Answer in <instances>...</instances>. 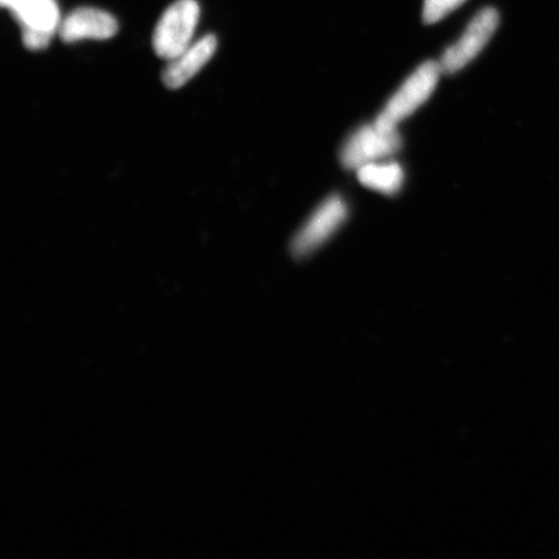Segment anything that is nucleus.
<instances>
[{
  "mask_svg": "<svg viewBox=\"0 0 559 559\" xmlns=\"http://www.w3.org/2000/svg\"><path fill=\"white\" fill-rule=\"evenodd\" d=\"M440 73L443 72L439 62H424L391 97L374 123L382 129L396 130L397 124L414 114L435 93Z\"/></svg>",
  "mask_w": 559,
  "mask_h": 559,
  "instance_id": "obj_1",
  "label": "nucleus"
},
{
  "mask_svg": "<svg viewBox=\"0 0 559 559\" xmlns=\"http://www.w3.org/2000/svg\"><path fill=\"white\" fill-rule=\"evenodd\" d=\"M200 20L198 0H177L160 16L153 33V48L160 59L170 61L192 45Z\"/></svg>",
  "mask_w": 559,
  "mask_h": 559,
  "instance_id": "obj_2",
  "label": "nucleus"
},
{
  "mask_svg": "<svg viewBox=\"0 0 559 559\" xmlns=\"http://www.w3.org/2000/svg\"><path fill=\"white\" fill-rule=\"evenodd\" d=\"M10 10L23 32L27 50H45L59 31L61 16L56 0H0Z\"/></svg>",
  "mask_w": 559,
  "mask_h": 559,
  "instance_id": "obj_3",
  "label": "nucleus"
},
{
  "mask_svg": "<svg viewBox=\"0 0 559 559\" xmlns=\"http://www.w3.org/2000/svg\"><path fill=\"white\" fill-rule=\"evenodd\" d=\"M402 138L396 130L382 129L376 123L354 132L341 152V160L347 169H356L395 155L401 150Z\"/></svg>",
  "mask_w": 559,
  "mask_h": 559,
  "instance_id": "obj_4",
  "label": "nucleus"
},
{
  "mask_svg": "<svg viewBox=\"0 0 559 559\" xmlns=\"http://www.w3.org/2000/svg\"><path fill=\"white\" fill-rule=\"evenodd\" d=\"M499 12L495 9L481 10L466 27L463 37L444 52L439 64L443 73H456L477 56L499 26Z\"/></svg>",
  "mask_w": 559,
  "mask_h": 559,
  "instance_id": "obj_5",
  "label": "nucleus"
},
{
  "mask_svg": "<svg viewBox=\"0 0 559 559\" xmlns=\"http://www.w3.org/2000/svg\"><path fill=\"white\" fill-rule=\"evenodd\" d=\"M346 218L347 206L345 201L340 195H332L321 204L306 225L300 228L292 243L293 253L297 257L312 253L313 250H317L330 239Z\"/></svg>",
  "mask_w": 559,
  "mask_h": 559,
  "instance_id": "obj_6",
  "label": "nucleus"
},
{
  "mask_svg": "<svg viewBox=\"0 0 559 559\" xmlns=\"http://www.w3.org/2000/svg\"><path fill=\"white\" fill-rule=\"evenodd\" d=\"M118 32L117 20L107 11L82 7L61 20L59 35L66 44L82 39L105 40L114 38Z\"/></svg>",
  "mask_w": 559,
  "mask_h": 559,
  "instance_id": "obj_7",
  "label": "nucleus"
},
{
  "mask_svg": "<svg viewBox=\"0 0 559 559\" xmlns=\"http://www.w3.org/2000/svg\"><path fill=\"white\" fill-rule=\"evenodd\" d=\"M216 47L218 39L214 34H207L194 41L186 51L169 61L163 74L165 86L178 90L187 85L212 60Z\"/></svg>",
  "mask_w": 559,
  "mask_h": 559,
  "instance_id": "obj_8",
  "label": "nucleus"
},
{
  "mask_svg": "<svg viewBox=\"0 0 559 559\" xmlns=\"http://www.w3.org/2000/svg\"><path fill=\"white\" fill-rule=\"evenodd\" d=\"M360 183L370 190L393 195L402 190L404 171L397 163H370L358 169Z\"/></svg>",
  "mask_w": 559,
  "mask_h": 559,
  "instance_id": "obj_9",
  "label": "nucleus"
},
{
  "mask_svg": "<svg viewBox=\"0 0 559 559\" xmlns=\"http://www.w3.org/2000/svg\"><path fill=\"white\" fill-rule=\"evenodd\" d=\"M464 2L465 0H425L424 21L426 24L438 23Z\"/></svg>",
  "mask_w": 559,
  "mask_h": 559,
  "instance_id": "obj_10",
  "label": "nucleus"
}]
</instances>
